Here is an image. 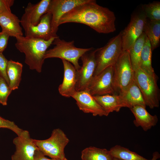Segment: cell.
<instances>
[{
  "label": "cell",
  "instance_id": "836d02e7",
  "mask_svg": "<svg viewBox=\"0 0 160 160\" xmlns=\"http://www.w3.org/2000/svg\"><path fill=\"white\" fill-rule=\"evenodd\" d=\"M160 157V154L157 151L154 152L153 154V157L151 160H157Z\"/></svg>",
  "mask_w": 160,
  "mask_h": 160
},
{
  "label": "cell",
  "instance_id": "30bf717a",
  "mask_svg": "<svg viewBox=\"0 0 160 160\" xmlns=\"http://www.w3.org/2000/svg\"><path fill=\"white\" fill-rule=\"evenodd\" d=\"M97 49L98 48L88 52L81 57L82 65L77 71L76 91L88 89L94 76L96 67V54Z\"/></svg>",
  "mask_w": 160,
  "mask_h": 160
},
{
  "label": "cell",
  "instance_id": "d590c367",
  "mask_svg": "<svg viewBox=\"0 0 160 160\" xmlns=\"http://www.w3.org/2000/svg\"><path fill=\"white\" fill-rule=\"evenodd\" d=\"M64 160H68L66 158H65Z\"/></svg>",
  "mask_w": 160,
  "mask_h": 160
},
{
  "label": "cell",
  "instance_id": "e575fe53",
  "mask_svg": "<svg viewBox=\"0 0 160 160\" xmlns=\"http://www.w3.org/2000/svg\"><path fill=\"white\" fill-rule=\"evenodd\" d=\"M112 160H121V159H117V158H113V159Z\"/></svg>",
  "mask_w": 160,
  "mask_h": 160
},
{
  "label": "cell",
  "instance_id": "ac0fdd59",
  "mask_svg": "<svg viewBox=\"0 0 160 160\" xmlns=\"http://www.w3.org/2000/svg\"><path fill=\"white\" fill-rule=\"evenodd\" d=\"M145 108L136 105L130 109L135 118L133 121L135 125L137 127H141L145 131L156 125L158 121L157 116L151 115Z\"/></svg>",
  "mask_w": 160,
  "mask_h": 160
},
{
  "label": "cell",
  "instance_id": "9a60e30c",
  "mask_svg": "<svg viewBox=\"0 0 160 160\" xmlns=\"http://www.w3.org/2000/svg\"><path fill=\"white\" fill-rule=\"evenodd\" d=\"M51 1L41 0L35 4L29 2L20 20L21 24L37 25L42 16L48 11Z\"/></svg>",
  "mask_w": 160,
  "mask_h": 160
},
{
  "label": "cell",
  "instance_id": "7a4b0ae2",
  "mask_svg": "<svg viewBox=\"0 0 160 160\" xmlns=\"http://www.w3.org/2000/svg\"><path fill=\"white\" fill-rule=\"evenodd\" d=\"M56 38L46 41L23 36L16 38L15 45L20 52L24 54L25 62L30 69L40 73L45 60V54Z\"/></svg>",
  "mask_w": 160,
  "mask_h": 160
},
{
  "label": "cell",
  "instance_id": "e0dca14e",
  "mask_svg": "<svg viewBox=\"0 0 160 160\" xmlns=\"http://www.w3.org/2000/svg\"><path fill=\"white\" fill-rule=\"evenodd\" d=\"M20 23V20L12 12L0 14V26L2 31L6 32L10 36L16 38L23 36Z\"/></svg>",
  "mask_w": 160,
  "mask_h": 160
},
{
  "label": "cell",
  "instance_id": "603a6c76",
  "mask_svg": "<svg viewBox=\"0 0 160 160\" xmlns=\"http://www.w3.org/2000/svg\"><path fill=\"white\" fill-rule=\"evenodd\" d=\"M23 65L18 62L12 60H8L7 68V74L9 86L12 90L18 89L21 80Z\"/></svg>",
  "mask_w": 160,
  "mask_h": 160
},
{
  "label": "cell",
  "instance_id": "83f0119b",
  "mask_svg": "<svg viewBox=\"0 0 160 160\" xmlns=\"http://www.w3.org/2000/svg\"><path fill=\"white\" fill-rule=\"evenodd\" d=\"M12 90L5 80L0 76V103L6 105L8 96Z\"/></svg>",
  "mask_w": 160,
  "mask_h": 160
},
{
  "label": "cell",
  "instance_id": "6da1fadb",
  "mask_svg": "<svg viewBox=\"0 0 160 160\" xmlns=\"http://www.w3.org/2000/svg\"><path fill=\"white\" fill-rule=\"evenodd\" d=\"M116 17L108 8L98 4L96 0L77 6L63 15L58 26L67 23L84 24L99 33L107 34L116 30Z\"/></svg>",
  "mask_w": 160,
  "mask_h": 160
},
{
  "label": "cell",
  "instance_id": "d4e9b609",
  "mask_svg": "<svg viewBox=\"0 0 160 160\" xmlns=\"http://www.w3.org/2000/svg\"><path fill=\"white\" fill-rule=\"evenodd\" d=\"M146 36L143 32L128 50L133 68L135 71L140 68V55Z\"/></svg>",
  "mask_w": 160,
  "mask_h": 160
},
{
  "label": "cell",
  "instance_id": "ffe728a7",
  "mask_svg": "<svg viewBox=\"0 0 160 160\" xmlns=\"http://www.w3.org/2000/svg\"><path fill=\"white\" fill-rule=\"evenodd\" d=\"M93 97L108 116L110 113L119 112L122 108L126 107L124 101L118 94H106Z\"/></svg>",
  "mask_w": 160,
  "mask_h": 160
},
{
  "label": "cell",
  "instance_id": "9c48e42d",
  "mask_svg": "<svg viewBox=\"0 0 160 160\" xmlns=\"http://www.w3.org/2000/svg\"><path fill=\"white\" fill-rule=\"evenodd\" d=\"M147 18L142 8L131 16L130 21L121 31L122 51H128L143 32Z\"/></svg>",
  "mask_w": 160,
  "mask_h": 160
},
{
  "label": "cell",
  "instance_id": "277c9868",
  "mask_svg": "<svg viewBox=\"0 0 160 160\" xmlns=\"http://www.w3.org/2000/svg\"><path fill=\"white\" fill-rule=\"evenodd\" d=\"M39 149L45 156L57 160H64V149L69 140L64 132L60 128L54 129L50 137L44 140L33 139Z\"/></svg>",
  "mask_w": 160,
  "mask_h": 160
},
{
  "label": "cell",
  "instance_id": "d6a6232c",
  "mask_svg": "<svg viewBox=\"0 0 160 160\" xmlns=\"http://www.w3.org/2000/svg\"><path fill=\"white\" fill-rule=\"evenodd\" d=\"M33 160H57L53 159H49L39 149L36 151Z\"/></svg>",
  "mask_w": 160,
  "mask_h": 160
},
{
  "label": "cell",
  "instance_id": "4dcf8cb0",
  "mask_svg": "<svg viewBox=\"0 0 160 160\" xmlns=\"http://www.w3.org/2000/svg\"><path fill=\"white\" fill-rule=\"evenodd\" d=\"M14 2V0H0V14L11 12V8Z\"/></svg>",
  "mask_w": 160,
  "mask_h": 160
},
{
  "label": "cell",
  "instance_id": "3957f363",
  "mask_svg": "<svg viewBox=\"0 0 160 160\" xmlns=\"http://www.w3.org/2000/svg\"><path fill=\"white\" fill-rule=\"evenodd\" d=\"M52 44L55 45V47L47 50L44 59L58 58L65 60L71 63L77 71L81 67L79 63V58L86 53L93 49L92 47H76L74 46L73 41H67L60 39L58 36L55 39Z\"/></svg>",
  "mask_w": 160,
  "mask_h": 160
},
{
  "label": "cell",
  "instance_id": "7c38bea8",
  "mask_svg": "<svg viewBox=\"0 0 160 160\" xmlns=\"http://www.w3.org/2000/svg\"><path fill=\"white\" fill-rule=\"evenodd\" d=\"M91 0H51L48 11L52 15L51 25L53 34L57 36L58 23L61 17L75 7Z\"/></svg>",
  "mask_w": 160,
  "mask_h": 160
},
{
  "label": "cell",
  "instance_id": "d6986e66",
  "mask_svg": "<svg viewBox=\"0 0 160 160\" xmlns=\"http://www.w3.org/2000/svg\"><path fill=\"white\" fill-rule=\"evenodd\" d=\"M118 95L124 101L126 107L130 109L136 105L146 107L140 91L134 80L125 90Z\"/></svg>",
  "mask_w": 160,
  "mask_h": 160
},
{
  "label": "cell",
  "instance_id": "ba28073f",
  "mask_svg": "<svg viewBox=\"0 0 160 160\" xmlns=\"http://www.w3.org/2000/svg\"><path fill=\"white\" fill-rule=\"evenodd\" d=\"M92 96L117 94L114 79V65L93 76L87 89Z\"/></svg>",
  "mask_w": 160,
  "mask_h": 160
},
{
  "label": "cell",
  "instance_id": "7402d4cb",
  "mask_svg": "<svg viewBox=\"0 0 160 160\" xmlns=\"http://www.w3.org/2000/svg\"><path fill=\"white\" fill-rule=\"evenodd\" d=\"M143 32L149 40L152 51L158 47L160 41V21L152 20L147 18Z\"/></svg>",
  "mask_w": 160,
  "mask_h": 160
},
{
  "label": "cell",
  "instance_id": "52a82bcc",
  "mask_svg": "<svg viewBox=\"0 0 160 160\" xmlns=\"http://www.w3.org/2000/svg\"><path fill=\"white\" fill-rule=\"evenodd\" d=\"M114 66L115 88L118 94L125 90L134 80L135 71L128 51H122Z\"/></svg>",
  "mask_w": 160,
  "mask_h": 160
},
{
  "label": "cell",
  "instance_id": "44dd1931",
  "mask_svg": "<svg viewBox=\"0 0 160 160\" xmlns=\"http://www.w3.org/2000/svg\"><path fill=\"white\" fill-rule=\"evenodd\" d=\"M152 52L150 43L146 36L140 55V68L148 75L156 78L158 77L152 65Z\"/></svg>",
  "mask_w": 160,
  "mask_h": 160
},
{
  "label": "cell",
  "instance_id": "484cf974",
  "mask_svg": "<svg viewBox=\"0 0 160 160\" xmlns=\"http://www.w3.org/2000/svg\"><path fill=\"white\" fill-rule=\"evenodd\" d=\"M109 151L113 158L122 160H151L119 145L112 147Z\"/></svg>",
  "mask_w": 160,
  "mask_h": 160
},
{
  "label": "cell",
  "instance_id": "5b68a950",
  "mask_svg": "<svg viewBox=\"0 0 160 160\" xmlns=\"http://www.w3.org/2000/svg\"><path fill=\"white\" fill-rule=\"evenodd\" d=\"M122 51L121 31L103 47L98 48L96 54V65L94 76L106 68L114 65Z\"/></svg>",
  "mask_w": 160,
  "mask_h": 160
},
{
  "label": "cell",
  "instance_id": "5bb4252c",
  "mask_svg": "<svg viewBox=\"0 0 160 160\" xmlns=\"http://www.w3.org/2000/svg\"><path fill=\"white\" fill-rule=\"evenodd\" d=\"M72 97L76 100L79 109L84 113H91L94 116H108L88 90L77 91Z\"/></svg>",
  "mask_w": 160,
  "mask_h": 160
},
{
  "label": "cell",
  "instance_id": "8992f818",
  "mask_svg": "<svg viewBox=\"0 0 160 160\" xmlns=\"http://www.w3.org/2000/svg\"><path fill=\"white\" fill-rule=\"evenodd\" d=\"M158 78L148 75L140 68L135 72L134 81L140 91L146 105L151 109L159 105L160 94L157 84Z\"/></svg>",
  "mask_w": 160,
  "mask_h": 160
},
{
  "label": "cell",
  "instance_id": "cb8c5ba5",
  "mask_svg": "<svg viewBox=\"0 0 160 160\" xmlns=\"http://www.w3.org/2000/svg\"><path fill=\"white\" fill-rule=\"evenodd\" d=\"M81 159L82 160H112L113 157L109 150L90 146L81 151Z\"/></svg>",
  "mask_w": 160,
  "mask_h": 160
},
{
  "label": "cell",
  "instance_id": "4fadbf2b",
  "mask_svg": "<svg viewBox=\"0 0 160 160\" xmlns=\"http://www.w3.org/2000/svg\"><path fill=\"white\" fill-rule=\"evenodd\" d=\"M51 20V14L48 11L42 16L39 23L36 25L21 24L25 31V36L46 41L58 37L52 33Z\"/></svg>",
  "mask_w": 160,
  "mask_h": 160
},
{
  "label": "cell",
  "instance_id": "f546056e",
  "mask_svg": "<svg viewBox=\"0 0 160 160\" xmlns=\"http://www.w3.org/2000/svg\"><path fill=\"white\" fill-rule=\"evenodd\" d=\"M8 60L2 53H0V76H2L9 85V82L7 74V68Z\"/></svg>",
  "mask_w": 160,
  "mask_h": 160
},
{
  "label": "cell",
  "instance_id": "8fae6325",
  "mask_svg": "<svg viewBox=\"0 0 160 160\" xmlns=\"http://www.w3.org/2000/svg\"><path fill=\"white\" fill-rule=\"evenodd\" d=\"M13 143L15 151L11 156L12 160H33L39 149L29 132L23 130L20 135L15 138Z\"/></svg>",
  "mask_w": 160,
  "mask_h": 160
},
{
  "label": "cell",
  "instance_id": "1f68e13d",
  "mask_svg": "<svg viewBox=\"0 0 160 160\" xmlns=\"http://www.w3.org/2000/svg\"><path fill=\"white\" fill-rule=\"evenodd\" d=\"M10 36L5 32H0V53L3 52L6 48Z\"/></svg>",
  "mask_w": 160,
  "mask_h": 160
},
{
  "label": "cell",
  "instance_id": "4316f807",
  "mask_svg": "<svg viewBox=\"0 0 160 160\" xmlns=\"http://www.w3.org/2000/svg\"><path fill=\"white\" fill-rule=\"evenodd\" d=\"M141 8L147 19L152 20L160 21V2L154 1L142 5Z\"/></svg>",
  "mask_w": 160,
  "mask_h": 160
},
{
  "label": "cell",
  "instance_id": "f1b7e54d",
  "mask_svg": "<svg viewBox=\"0 0 160 160\" xmlns=\"http://www.w3.org/2000/svg\"><path fill=\"white\" fill-rule=\"evenodd\" d=\"M0 128L9 129L14 132L17 136L20 135L23 130L19 127L13 121L4 119L0 116Z\"/></svg>",
  "mask_w": 160,
  "mask_h": 160
},
{
  "label": "cell",
  "instance_id": "2e32d148",
  "mask_svg": "<svg viewBox=\"0 0 160 160\" xmlns=\"http://www.w3.org/2000/svg\"><path fill=\"white\" fill-rule=\"evenodd\" d=\"M62 61L64 69V77L62 83L58 87L59 92L63 96L72 97L77 92V71L69 62L64 60H62Z\"/></svg>",
  "mask_w": 160,
  "mask_h": 160
}]
</instances>
